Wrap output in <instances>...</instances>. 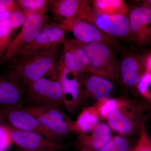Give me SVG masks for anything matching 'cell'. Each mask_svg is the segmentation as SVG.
<instances>
[{"instance_id": "6da1fadb", "label": "cell", "mask_w": 151, "mask_h": 151, "mask_svg": "<svg viewBox=\"0 0 151 151\" xmlns=\"http://www.w3.org/2000/svg\"><path fill=\"white\" fill-rule=\"evenodd\" d=\"M60 46L17 58L16 66L11 77L24 87H28L56 67L61 55Z\"/></svg>"}, {"instance_id": "7a4b0ae2", "label": "cell", "mask_w": 151, "mask_h": 151, "mask_svg": "<svg viewBox=\"0 0 151 151\" xmlns=\"http://www.w3.org/2000/svg\"><path fill=\"white\" fill-rule=\"evenodd\" d=\"M149 110L146 103L124 99L120 106L111 113L107 121L108 125L119 135L126 137L139 133L145 123Z\"/></svg>"}, {"instance_id": "3957f363", "label": "cell", "mask_w": 151, "mask_h": 151, "mask_svg": "<svg viewBox=\"0 0 151 151\" xmlns=\"http://www.w3.org/2000/svg\"><path fill=\"white\" fill-rule=\"evenodd\" d=\"M27 95L32 106L60 108L63 104L62 90L57 66L42 78L29 85Z\"/></svg>"}, {"instance_id": "277c9868", "label": "cell", "mask_w": 151, "mask_h": 151, "mask_svg": "<svg viewBox=\"0 0 151 151\" xmlns=\"http://www.w3.org/2000/svg\"><path fill=\"white\" fill-rule=\"evenodd\" d=\"M57 69L62 88L63 104L68 111L72 114L76 111L83 100L82 75L67 68L60 57Z\"/></svg>"}, {"instance_id": "5b68a950", "label": "cell", "mask_w": 151, "mask_h": 151, "mask_svg": "<svg viewBox=\"0 0 151 151\" xmlns=\"http://www.w3.org/2000/svg\"><path fill=\"white\" fill-rule=\"evenodd\" d=\"M24 108L35 116L46 129L60 139L72 132L73 121L63 113L60 108L32 105Z\"/></svg>"}, {"instance_id": "8992f818", "label": "cell", "mask_w": 151, "mask_h": 151, "mask_svg": "<svg viewBox=\"0 0 151 151\" xmlns=\"http://www.w3.org/2000/svg\"><path fill=\"white\" fill-rule=\"evenodd\" d=\"M6 124L21 131L35 132L61 144L62 139L46 129L36 118L23 107L1 109Z\"/></svg>"}, {"instance_id": "52a82bcc", "label": "cell", "mask_w": 151, "mask_h": 151, "mask_svg": "<svg viewBox=\"0 0 151 151\" xmlns=\"http://www.w3.org/2000/svg\"><path fill=\"white\" fill-rule=\"evenodd\" d=\"M52 23L46 14L32 15L26 17L20 32L10 43L6 52V59L18 56L24 49L33 41L43 28Z\"/></svg>"}, {"instance_id": "ba28073f", "label": "cell", "mask_w": 151, "mask_h": 151, "mask_svg": "<svg viewBox=\"0 0 151 151\" xmlns=\"http://www.w3.org/2000/svg\"><path fill=\"white\" fill-rule=\"evenodd\" d=\"M81 20L94 23V25L108 35L124 37L131 34L129 18L126 15L94 13L91 8Z\"/></svg>"}, {"instance_id": "9c48e42d", "label": "cell", "mask_w": 151, "mask_h": 151, "mask_svg": "<svg viewBox=\"0 0 151 151\" xmlns=\"http://www.w3.org/2000/svg\"><path fill=\"white\" fill-rule=\"evenodd\" d=\"M66 40L65 30L56 23H52L40 32L33 41L21 52L17 58L25 57L55 47L61 46Z\"/></svg>"}, {"instance_id": "30bf717a", "label": "cell", "mask_w": 151, "mask_h": 151, "mask_svg": "<svg viewBox=\"0 0 151 151\" xmlns=\"http://www.w3.org/2000/svg\"><path fill=\"white\" fill-rule=\"evenodd\" d=\"M9 127L12 143L21 150L34 151H58L62 148L61 144L50 140L38 133L21 131Z\"/></svg>"}, {"instance_id": "8fae6325", "label": "cell", "mask_w": 151, "mask_h": 151, "mask_svg": "<svg viewBox=\"0 0 151 151\" xmlns=\"http://www.w3.org/2000/svg\"><path fill=\"white\" fill-rule=\"evenodd\" d=\"M82 45L89 58V72L101 76L116 77V70L109 66L111 62V51L105 44L94 43Z\"/></svg>"}, {"instance_id": "7c38bea8", "label": "cell", "mask_w": 151, "mask_h": 151, "mask_svg": "<svg viewBox=\"0 0 151 151\" xmlns=\"http://www.w3.org/2000/svg\"><path fill=\"white\" fill-rule=\"evenodd\" d=\"M89 4L81 0H50L48 12L58 25L62 27L77 20Z\"/></svg>"}, {"instance_id": "4fadbf2b", "label": "cell", "mask_w": 151, "mask_h": 151, "mask_svg": "<svg viewBox=\"0 0 151 151\" xmlns=\"http://www.w3.org/2000/svg\"><path fill=\"white\" fill-rule=\"evenodd\" d=\"M129 23L132 35L141 45L151 39V7L145 4L136 7L130 12Z\"/></svg>"}, {"instance_id": "5bb4252c", "label": "cell", "mask_w": 151, "mask_h": 151, "mask_svg": "<svg viewBox=\"0 0 151 151\" xmlns=\"http://www.w3.org/2000/svg\"><path fill=\"white\" fill-rule=\"evenodd\" d=\"M70 31L76 40L84 44L98 43L108 44L111 42L108 35L104 33L92 23L83 20H76L69 24L60 27Z\"/></svg>"}, {"instance_id": "9a60e30c", "label": "cell", "mask_w": 151, "mask_h": 151, "mask_svg": "<svg viewBox=\"0 0 151 151\" xmlns=\"http://www.w3.org/2000/svg\"><path fill=\"white\" fill-rule=\"evenodd\" d=\"M112 137L111 129L108 124L99 123L91 132L79 134L76 146L80 151H97Z\"/></svg>"}, {"instance_id": "2e32d148", "label": "cell", "mask_w": 151, "mask_h": 151, "mask_svg": "<svg viewBox=\"0 0 151 151\" xmlns=\"http://www.w3.org/2000/svg\"><path fill=\"white\" fill-rule=\"evenodd\" d=\"M81 86L83 100L89 97L96 101V103L109 98L114 88L111 81L94 74L85 79L82 76Z\"/></svg>"}, {"instance_id": "e0dca14e", "label": "cell", "mask_w": 151, "mask_h": 151, "mask_svg": "<svg viewBox=\"0 0 151 151\" xmlns=\"http://www.w3.org/2000/svg\"><path fill=\"white\" fill-rule=\"evenodd\" d=\"M0 81V109L22 108L24 100V86L11 77Z\"/></svg>"}, {"instance_id": "ac0fdd59", "label": "cell", "mask_w": 151, "mask_h": 151, "mask_svg": "<svg viewBox=\"0 0 151 151\" xmlns=\"http://www.w3.org/2000/svg\"><path fill=\"white\" fill-rule=\"evenodd\" d=\"M145 71L139 60L132 55L124 58L120 66V74L122 82L126 86L132 88L137 87Z\"/></svg>"}, {"instance_id": "d6986e66", "label": "cell", "mask_w": 151, "mask_h": 151, "mask_svg": "<svg viewBox=\"0 0 151 151\" xmlns=\"http://www.w3.org/2000/svg\"><path fill=\"white\" fill-rule=\"evenodd\" d=\"M100 118L94 105L85 108L72 125V132L79 134H86L94 129L99 123Z\"/></svg>"}, {"instance_id": "ffe728a7", "label": "cell", "mask_w": 151, "mask_h": 151, "mask_svg": "<svg viewBox=\"0 0 151 151\" xmlns=\"http://www.w3.org/2000/svg\"><path fill=\"white\" fill-rule=\"evenodd\" d=\"M92 4L97 13L125 15L128 11L127 5L120 0H97Z\"/></svg>"}, {"instance_id": "44dd1931", "label": "cell", "mask_w": 151, "mask_h": 151, "mask_svg": "<svg viewBox=\"0 0 151 151\" xmlns=\"http://www.w3.org/2000/svg\"><path fill=\"white\" fill-rule=\"evenodd\" d=\"M50 0L17 1L20 11L26 17L32 15L46 14L48 12Z\"/></svg>"}, {"instance_id": "7402d4cb", "label": "cell", "mask_w": 151, "mask_h": 151, "mask_svg": "<svg viewBox=\"0 0 151 151\" xmlns=\"http://www.w3.org/2000/svg\"><path fill=\"white\" fill-rule=\"evenodd\" d=\"M63 52L60 58L64 65L70 70L82 75L86 71L80 64L73 51L66 43V40L63 43Z\"/></svg>"}, {"instance_id": "603a6c76", "label": "cell", "mask_w": 151, "mask_h": 151, "mask_svg": "<svg viewBox=\"0 0 151 151\" xmlns=\"http://www.w3.org/2000/svg\"><path fill=\"white\" fill-rule=\"evenodd\" d=\"M124 99H116L111 97L98 101L94 104L97 110L99 117L107 120L108 117L117 108H119L124 101Z\"/></svg>"}, {"instance_id": "cb8c5ba5", "label": "cell", "mask_w": 151, "mask_h": 151, "mask_svg": "<svg viewBox=\"0 0 151 151\" xmlns=\"http://www.w3.org/2000/svg\"><path fill=\"white\" fill-rule=\"evenodd\" d=\"M134 145L126 137L119 135L113 137L111 140L97 151H131Z\"/></svg>"}, {"instance_id": "d4e9b609", "label": "cell", "mask_w": 151, "mask_h": 151, "mask_svg": "<svg viewBox=\"0 0 151 151\" xmlns=\"http://www.w3.org/2000/svg\"><path fill=\"white\" fill-rule=\"evenodd\" d=\"M26 17L21 11L11 12L6 14L0 15V26H4L12 29L22 26Z\"/></svg>"}, {"instance_id": "484cf974", "label": "cell", "mask_w": 151, "mask_h": 151, "mask_svg": "<svg viewBox=\"0 0 151 151\" xmlns=\"http://www.w3.org/2000/svg\"><path fill=\"white\" fill-rule=\"evenodd\" d=\"M137 89L141 96L148 101L151 102V73L145 71L137 85Z\"/></svg>"}, {"instance_id": "4316f807", "label": "cell", "mask_w": 151, "mask_h": 151, "mask_svg": "<svg viewBox=\"0 0 151 151\" xmlns=\"http://www.w3.org/2000/svg\"><path fill=\"white\" fill-rule=\"evenodd\" d=\"M139 137L131 151H151V139L146 130L145 123L139 132Z\"/></svg>"}, {"instance_id": "83f0119b", "label": "cell", "mask_w": 151, "mask_h": 151, "mask_svg": "<svg viewBox=\"0 0 151 151\" xmlns=\"http://www.w3.org/2000/svg\"><path fill=\"white\" fill-rule=\"evenodd\" d=\"M9 127L6 124H0V151H6L12 144Z\"/></svg>"}, {"instance_id": "f1b7e54d", "label": "cell", "mask_w": 151, "mask_h": 151, "mask_svg": "<svg viewBox=\"0 0 151 151\" xmlns=\"http://www.w3.org/2000/svg\"><path fill=\"white\" fill-rule=\"evenodd\" d=\"M10 12L11 11L6 6L0 2V15L6 14Z\"/></svg>"}, {"instance_id": "f546056e", "label": "cell", "mask_w": 151, "mask_h": 151, "mask_svg": "<svg viewBox=\"0 0 151 151\" xmlns=\"http://www.w3.org/2000/svg\"><path fill=\"white\" fill-rule=\"evenodd\" d=\"M145 68L146 71L151 73V54L147 58L145 62Z\"/></svg>"}, {"instance_id": "4dcf8cb0", "label": "cell", "mask_w": 151, "mask_h": 151, "mask_svg": "<svg viewBox=\"0 0 151 151\" xmlns=\"http://www.w3.org/2000/svg\"><path fill=\"white\" fill-rule=\"evenodd\" d=\"M0 124H6L1 109H0Z\"/></svg>"}, {"instance_id": "1f68e13d", "label": "cell", "mask_w": 151, "mask_h": 151, "mask_svg": "<svg viewBox=\"0 0 151 151\" xmlns=\"http://www.w3.org/2000/svg\"><path fill=\"white\" fill-rule=\"evenodd\" d=\"M143 4L149 6L151 7V0H147V1H143Z\"/></svg>"}, {"instance_id": "d6a6232c", "label": "cell", "mask_w": 151, "mask_h": 151, "mask_svg": "<svg viewBox=\"0 0 151 151\" xmlns=\"http://www.w3.org/2000/svg\"><path fill=\"white\" fill-rule=\"evenodd\" d=\"M147 105H148V107L149 108V110H151V102L150 103H147Z\"/></svg>"}, {"instance_id": "836d02e7", "label": "cell", "mask_w": 151, "mask_h": 151, "mask_svg": "<svg viewBox=\"0 0 151 151\" xmlns=\"http://www.w3.org/2000/svg\"><path fill=\"white\" fill-rule=\"evenodd\" d=\"M17 151H29V150H21V149H20L19 150Z\"/></svg>"}, {"instance_id": "e575fe53", "label": "cell", "mask_w": 151, "mask_h": 151, "mask_svg": "<svg viewBox=\"0 0 151 151\" xmlns=\"http://www.w3.org/2000/svg\"><path fill=\"white\" fill-rule=\"evenodd\" d=\"M151 139V138H150Z\"/></svg>"}, {"instance_id": "d590c367", "label": "cell", "mask_w": 151, "mask_h": 151, "mask_svg": "<svg viewBox=\"0 0 151 151\" xmlns=\"http://www.w3.org/2000/svg\"></svg>"}]
</instances>
